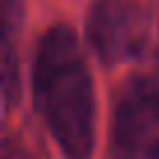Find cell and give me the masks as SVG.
<instances>
[{"instance_id": "1", "label": "cell", "mask_w": 159, "mask_h": 159, "mask_svg": "<svg viewBox=\"0 0 159 159\" xmlns=\"http://www.w3.org/2000/svg\"><path fill=\"white\" fill-rule=\"evenodd\" d=\"M35 108L68 159H89L94 150V82L68 26H54L40 40L33 66Z\"/></svg>"}, {"instance_id": "2", "label": "cell", "mask_w": 159, "mask_h": 159, "mask_svg": "<svg viewBox=\"0 0 159 159\" xmlns=\"http://www.w3.org/2000/svg\"><path fill=\"white\" fill-rule=\"evenodd\" d=\"M154 10L148 0H94L87 16V38L108 66L138 59L152 40Z\"/></svg>"}, {"instance_id": "3", "label": "cell", "mask_w": 159, "mask_h": 159, "mask_svg": "<svg viewBox=\"0 0 159 159\" xmlns=\"http://www.w3.org/2000/svg\"><path fill=\"white\" fill-rule=\"evenodd\" d=\"M110 159H159V87L131 80L115 108Z\"/></svg>"}, {"instance_id": "4", "label": "cell", "mask_w": 159, "mask_h": 159, "mask_svg": "<svg viewBox=\"0 0 159 159\" xmlns=\"http://www.w3.org/2000/svg\"><path fill=\"white\" fill-rule=\"evenodd\" d=\"M21 26V0H2V98L10 108L19 96V59L14 52V35Z\"/></svg>"}, {"instance_id": "5", "label": "cell", "mask_w": 159, "mask_h": 159, "mask_svg": "<svg viewBox=\"0 0 159 159\" xmlns=\"http://www.w3.org/2000/svg\"><path fill=\"white\" fill-rule=\"evenodd\" d=\"M2 159H33V157H30L21 145H16L14 140L7 138L5 145H2Z\"/></svg>"}, {"instance_id": "6", "label": "cell", "mask_w": 159, "mask_h": 159, "mask_svg": "<svg viewBox=\"0 0 159 159\" xmlns=\"http://www.w3.org/2000/svg\"><path fill=\"white\" fill-rule=\"evenodd\" d=\"M154 84L159 87V59H157V70H154Z\"/></svg>"}]
</instances>
